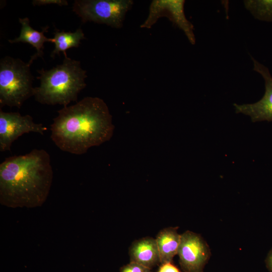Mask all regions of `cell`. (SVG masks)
Returning a JSON list of instances; mask_svg holds the SVG:
<instances>
[{
    "label": "cell",
    "mask_w": 272,
    "mask_h": 272,
    "mask_svg": "<svg viewBox=\"0 0 272 272\" xmlns=\"http://www.w3.org/2000/svg\"><path fill=\"white\" fill-rule=\"evenodd\" d=\"M130 260L152 269L160 263L156 239L145 237L133 242L129 248Z\"/></svg>",
    "instance_id": "obj_10"
},
{
    "label": "cell",
    "mask_w": 272,
    "mask_h": 272,
    "mask_svg": "<svg viewBox=\"0 0 272 272\" xmlns=\"http://www.w3.org/2000/svg\"><path fill=\"white\" fill-rule=\"evenodd\" d=\"M36 78L40 81L39 87L34 88L35 100L42 104L63 105L77 102L79 93L86 86V71L80 61L64 57L62 63L49 70H38Z\"/></svg>",
    "instance_id": "obj_3"
},
{
    "label": "cell",
    "mask_w": 272,
    "mask_h": 272,
    "mask_svg": "<svg viewBox=\"0 0 272 272\" xmlns=\"http://www.w3.org/2000/svg\"><path fill=\"white\" fill-rule=\"evenodd\" d=\"M57 113L50 125V138L62 151L82 155L109 141L113 135L112 116L101 98L85 97Z\"/></svg>",
    "instance_id": "obj_1"
},
{
    "label": "cell",
    "mask_w": 272,
    "mask_h": 272,
    "mask_svg": "<svg viewBox=\"0 0 272 272\" xmlns=\"http://www.w3.org/2000/svg\"><path fill=\"white\" fill-rule=\"evenodd\" d=\"M34 6H41L46 4H56L60 6H66L67 2L64 0H35L32 2Z\"/></svg>",
    "instance_id": "obj_17"
},
{
    "label": "cell",
    "mask_w": 272,
    "mask_h": 272,
    "mask_svg": "<svg viewBox=\"0 0 272 272\" xmlns=\"http://www.w3.org/2000/svg\"><path fill=\"white\" fill-rule=\"evenodd\" d=\"M31 63L7 56L0 61V105L20 108L34 96Z\"/></svg>",
    "instance_id": "obj_4"
},
{
    "label": "cell",
    "mask_w": 272,
    "mask_h": 272,
    "mask_svg": "<svg viewBox=\"0 0 272 272\" xmlns=\"http://www.w3.org/2000/svg\"><path fill=\"white\" fill-rule=\"evenodd\" d=\"M53 170L43 149L9 157L0 164V203L11 208L41 206L50 192Z\"/></svg>",
    "instance_id": "obj_2"
},
{
    "label": "cell",
    "mask_w": 272,
    "mask_h": 272,
    "mask_svg": "<svg viewBox=\"0 0 272 272\" xmlns=\"http://www.w3.org/2000/svg\"><path fill=\"white\" fill-rule=\"evenodd\" d=\"M244 4L255 19L272 22V0H247Z\"/></svg>",
    "instance_id": "obj_14"
},
{
    "label": "cell",
    "mask_w": 272,
    "mask_h": 272,
    "mask_svg": "<svg viewBox=\"0 0 272 272\" xmlns=\"http://www.w3.org/2000/svg\"><path fill=\"white\" fill-rule=\"evenodd\" d=\"M177 254L184 272H203L211 252L208 245L199 234L186 231L181 234Z\"/></svg>",
    "instance_id": "obj_7"
},
{
    "label": "cell",
    "mask_w": 272,
    "mask_h": 272,
    "mask_svg": "<svg viewBox=\"0 0 272 272\" xmlns=\"http://www.w3.org/2000/svg\"><path fill=\"white\" fill-rule=\"evenodd\" d=\"M253 70L263 78L265 92L257 102L251 104H234L235 111L250 117L253 122L262 121H272V76L268 69L251 56Z\"/></svg>",
    "instance_id": "obj_9"
},
{
    "label": "cell",
    "mask_w": 272,
    "mask_h": 272,
    "mask_svg": "<svg viewBox=\"0 0 272 272\" xmlns=\"http://www.w3.org/2000/svg\"><path fill=\"white\" fill-rule=\"evenodd\" d=\"M120 272H153L151 269L138 263L130 261L120 269Z\"/></svg>",
    "instance_id": "obj_15"
},
{
    "label": "cell",
    "mask_w": 272,
    "mask_h": 272,
    "mask_svg": "<svg viewBox=\"0 0 272 272\" xmlns=\"http://www.w3.org/2000/svg\"><path fill=\"white\" fill-rule=\"evenodd\" d=\"M53 38L54 39L55 48L51 53V56L54 58L56 54L59 55L60 52L63 53L64 57H67L66 50L72 47H78L81 40L85 37L81 28L78 29L75 32L55 29Z\"/></svg>",
    "instance_id": "obj_13"
},
{
    "label": "cell",
    "mask_w": 272,
    "mask_h": 272,
    "mask_svg": "<svg viewBox=\"0 0 272 272\" xmlns=\"http://www.w3.org/2000/svg\"><path fill=\"white\" fill-rule=\"evenodd\" d=\"M184 4L185 1L183 0L152 1L150 5L148 16L140 27L151 28L159 18L166 17L184 32L191 44H194V26L185 15Z\"/></svg>",
    "instance_id": "obj_6"
},
{
    "label": "cell",
    "mask_w": 272,
    "mask_h": 272,
    "mask_svg": "<svg viewBox=\"0 0 272 272\" xmlns=\"http://www.w3.org/2000/svg\"><path fill=\"white\" fill-rule=\"evenodd\" d=\"M47 128L34 122L29 115L0 110V151H10L12 143L24 133L31 132L43 135Z\"/></svg>",
    "instance_id": "obj_8"
},
{
    "label": "cell",
    "mask_w": 272,
    "mask_h": 272,
    "mask_svg": "<svg viewBox=\"0 0 272 272\" xmlns=\"http://www.w3.org/2000/svg\"><path fill=\"white\" fill-rule=\"evenodd\" d=\"M19 20L21 24V29L19 36L13 40L9 39L8 41L11 43L18 42L29 43L35 48L37 52L31 56L29 61L32 63L33 60L37 57H41L43 58L44 43L46 42H50L54 43V39L47 38L44 34L45 32H47L48 26L42 28V31L39 32L33 29L30 26V21L28 18H19Z\"/></svg>",
    "instance_id": "obj_11"
},
{
    "label": "cell",
    "mask_w": 272,
    "mask_h": 272,
    "mask_svg": "<svg viewBox=\"0 0 272 272\" xmlns=\"http://www.w3.org/2000/svg\"><path fill=\"white\" fill-rule=\"evenodd\" d=\"M265 263L268 270L269 272H272V248L266 257Z\"/></svg>",
    "instance_id": "obj_18"
},
{
    "label": "cell",
    "mask_w": 272,
    "mask_h": 272,
    "mask_svg": "<svg viewBox=\"0 0 272 272\" xmlns=\"http://www.w3.org/2000/svg\"><path fill=\"white\" fill-rule=\"evenodd\" d=\"M133 4L132 0H76L73 11L83 23L93 22L119 29Z\"/></svg>",
    "instance_id": "obj_5"
},
{
    "label": "cell",
    "mask_w": 272,
    "mask_h": 272,
    "mask_svg": "<svg viewBox=\"0 0 272 272\" xmlns=\"http://www.w3.org/2000/svg\"><path fill=\"white\" fill-rule=\"evenodd\" d=\"M157 272H181L172 262L161 264Z\"/></svg>",
    "instance_id": "obj_16"
},
{
    "label": "cell",
    "mask_w": 272,
    "mask_h": 272,
    "mask_svg": "<svg viewBox=\"0 0 272 272\" xmlns=\"http://www.w3.org/2000/svg\"><path fill=\"white\" fill-rule=\"evenodd\" d=\"M181 234L177 227H168L161 230L156 238L160 263L172 262L177 254Z\"/></svg>",
    "instance_id": "obj_12"
}]
</instances>
